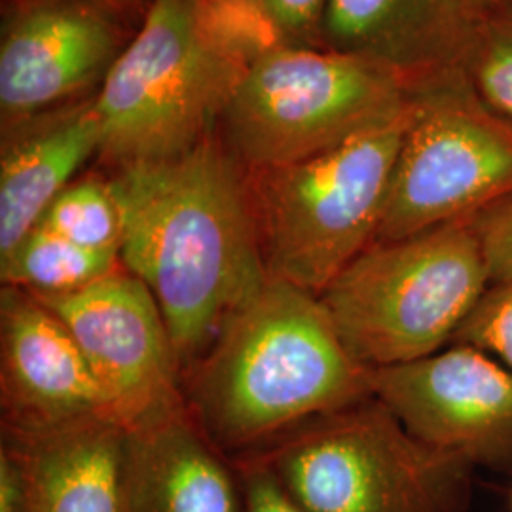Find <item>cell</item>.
Masks as SVG:
<instances>
[{
    "instance_id": "obj_11",
    "label": "cell",
    "mask_w": 512,
    "mask_h": 512,
    "mask_svg": "<svg viewBox=\"0 0 512 512\" xmlns=\"http://www.w3.org/2000/svg\"><path fill=\"white\" fill-rule=\"evenodd\" d=\"M103 0H18L0 40V118L12 126L99 90L126 48Z\"/></svg>"
},
{
    "instance_id": "obj_9",
    "label": "cell",
    "mask_w": 512,
    "mask_h": 512,
    "mask_svg": "<svg viewBox=\"0 0 512 512\" xmlns=\"http://www.w3.org/2000/svg\"><path fill=\"white\" fill-rule=\"evenodd\" d=\"M35 298L73 334L120 425L133 429L186 404L162 310L124 266L74 293Z\"/></svg>"
},
{
    "instance_id": "obj_27",
    "label": "cell",
    "mask_w": 512,
    "mask_h": 512,
    "mask_svg": "<svg viewBox=\"0 0 512 512\" xmlns=\"http://www.w3.org/2000/svg\"><path fill=\"white\" fill-rule=\"evenodd\" d=\"M511 511H512V490H511Z\"/></svg>"
},
{
    "instance_id": "obj_4",
    "label": "cell",
    "mask_w": 512,
    "mask_h": 512,
    "mask_svg": "<svg viewBox=\"0 0 512 512\" xmlns=\"http://www.w3.org/2000/svg\"><path fill=\"white\" fill-rule=\"evenodd\" d=\"M492 275L473 217L374 241L319 294L349 353L368 368L452 346Z\"/></svg>"
},
{
    "instance_id": "obj_23",
    "label": "cell",
    "mask_w": 512,
    "mask_h": 512,
    "mask_svg": "<svg viewBox=\"0 0 512 512\" xmlns=\"http://www.w3.org/2000/svg\"><path fill=\"white\" fill-rule=\"evenodd\" d=\"M234 461L243 480L247 512H308L287 494L272 469L260 459L236 458Z\"/></svg>"
},
{
    "instance_id": "obj_2",
    "label": "cell",
    "mask_w": 512,
    "mask_h": 512,
    "mask_svg": "<svg viewBox=\"0 0 512 512\" xmlns=\"http://www.w3.org/2000/svg\"><path fill=\"white\" fill-rule=\"evenodd\" d=\"M370 372L319 294L268 279L184 374V401L217 448L245 458L372 395Z\"/></svg>"
},
{
    "instance_id": "obj_12",
    "label": "cell",
    "mask_w": 512,
    "mask_h": 512,
    "mask_svg": "<svg viewBox=\"0 0 512 512\" xmlns=\"http://www.w3.org/2000/svg\"><path fill=\"white\" fill-rule=\"evenodd\" d=\"M0 393L2 433L10 435L116 420L73 334L33 294L14 287L0 293Z\"/></svg>"
},
{
    "instance_id": "obj_5",
    "label": "cell",
    "mask_w": 512,
    "mask_h": 512,
    "mask_svg": "<svg viewBox=\"0 0 512 512\" xmlns=\"http://www.w3.org/2000/svg\"><path fill=\"white\" fill-rule=\"evenodd\" d=\"M408 107L310 158L249 171L268 279L321 294L378 236Z\"/></svg>"
},
{
    "instance_id": "obj_14",
    "label": "cell",
    "mask_w": 512,
    "mask_h": 512,
    "mask_svg": "<svg viewBox=\"0 0 512 512\" xmlns=\"http://www.w3.org/2000/svg\"><path fill=\"white\" fill-rule=\"evenodd\" d=\"M128 512H247L236 461L188 406L126 429Z\"/></svg>"
},
{
    "instance_id": "obj_21",
    "label": "cell",
    "mask_w": 512,
    "mask_h": 512,
    "mask_svg": "<svg viewBox=\"0 0 512 512\" xmlns=\"http://www.w3.org/2000/svg\"><path fill=\"white\" fill-rule=\"evenodd\" d=\"M452 344L482 349L512 368V277L486 289Z\"/></svg>"
},
{
    "instance_id": "obj_6",
    "label": "cell",
    "mask_w": 512,
    "mask_h": 512,
    "mask_svg": "<svg viewBox=\"0 0 512 512\" xmlns=\"http://www.w3.org/2000/svg\"><path fill=\"white\" fill-rule=\"evenodd\" d=\"M245 458L268 465L308 512H465L476 471L414 437L376 395Z\"/></svg>"
},
{
    "instance_id": "obj_13",
    "label": "cell",
    "mask_w": 512,
    "mask_h": 512,
    "mask_svg": "<svg viewBox=\"0 0 512 512\" xmlns=\"http://www.w3.org/2000/svg\"><path fill=\"white\" fill-rule=\"evenodd\" d=\"M478 18L467 0H329L321 48L376 65L410 86L461 67Z\"/></svg>"
},
{
    "instance_id": "obj_10",
    "label": "cell",
    "mask_w": 512,
    "mask_h": 512,
    "mask_svg": "<svg viewBox=\"0 0 512 512\" xmlns=\"http://www.w3.org/2000/svg\"><path fill=\"white\" fill-rule=\"evenodd\" d=\"M372 395L425 444L475 469L512 473V368L452 344L404 365L372 368Z\"/></svg>"
},
{
    "instance_id": "obj_3",
    "label": "cell",
    "mask_w": 512,
    "mask_h": 512,
    "mask_svg": "<svg viewBox=\"0 0 512 512\" xmlns=\"http://www.w3.org/2000/svg\"><path fill=\"white\" fill-rule=\"evenodd\" d=\"M209 0H150L95 93L110 169L181 156L215 133L249 63Z\"/></svg>"
},
{
    "instance_id": "obj_20",
    "label": "cell",
    "mask_w": 512,
    "mask_h": 512,
    "mask_svg": "<svg viewBox=\"0 0 512 512\" xmlns=\"http://www.w3.org/2000/svg\"><path fill=\"white\" fill-rule=\"evenodd\" d=\"M255 19L274 44L321 48L329 0H228Z\"/></svg>"
},
{
    "instance_id": "obj_8",
    "label": "cell",
    "mask_w": 512,
    "mask_h": 512,
    "mask_svg": "<svg viewBox=\"0 0 512 512\" xmlns=\"http://www.w3.org/2000/svg\"><path fill=\"white\" fill-rule=\"evenodd\" d=\"M512 196V124L461 67L410 84V122L376 241L471 219Z\"/></svg>"
},
{
    "instance_id": "obj_18",
    "label": "cell",
    "mask_w": 512,
    "mask_h": 512,
    "mask_svg": "<svg viewBox=\"0 0 512 512\" xmlns=\"http://www.w3.org/2000/svg\"><path fill=\"white\" fill-rule=\"evenodd\" d=\"M37 226L95 253L120 256L122 215L109 177H78L55 198Z\"/></svg>"
},
{
    "instance_id": "obj_26",
    "label": "cell",
    "mask_w": 512,
    "mask_h": 512,
    "mask_svg": "<svg viewBox=\"0 0 512 512\" xmlns=\"http://www.w3.org/2000/svg\"><path fill=\"white\" fill-rule=\"evenodd\" d=\"M103 2L109 4L110 8H114V10H118V12H124V10L139 8V6L147 8L150 0H103Z\"/></svg>"
},
{
    "instance_id": "obj_25",
    "label": "cell",
    "mask_w": 512,
    "mask_h": 512,
    "mask_svg": "<svg viewBox=\"0 0 512 512\" xmlns=\"http://www.w3.org/2000/svg\"><path fill=\"white\" fill-rule=\"evenodd\" d=\"M505 2H507V0H467V4L475 10L478 16L492 12V10L499 8V6L505 4Z\"/></svg>"
},
{
    "instance_id": "obj_22",
    "label": "cell",
    "mask_w": 512,
    "mask_h": 512,
    "mask_svg": "<svg viewBox=\"0 0 512 512\" xmlns=\"http://www.w3.org/2000/svg\"><path fill=\"white\" fill-rule=\"evenodd\" d=\"M488 258L492 283L512 277V196L473 217Z\"/></svg>"
},
{
    "instance_id": "obj_24",
    "label": "cell",
    "mask_w": 512,
    "mask_h": 512,
    "mask_svg": "<svg viewBox=\"0 0 512 512\" xmlns=\"http://www.w3.org/2000/svg\"><path fill=\"white\" fill-rule=\"evenodd\" d=\"M0 512H29L18 459L8 446H0Z\"/></svg>"
},
{
    "instance_id": "obj_17",
    "label": "cell",
    "mask_w": 512,
    "mask_h": 512,
    "mask_svg": "<svg viewBox=\"0 0 512 512\" xmlns=\"http://www.w3.org/2000/svg\"><path fill=\"white\" fill-rule=\"evenodd\" d=\"M120 266V256L95 253L35 226L14 249L0 255V279L2 287L55 296L84 289Z\"/></svg>"
},
{
    "instance_id": "obj_1",
    "label": "cell",
    "mask_w": 512,
    "mask_h": 512,
    "mask_svg": "<svg viewBox=\"0 0 512 512\" xmlns=\"http://www.w3.org/2000/svg\"><path fill=\"white\" fill-rule=\"evenodd\" d=\"M120 262L156 298L186 374L268 281L247 167L207 135L181 156L116 167Z\"/></svg>"
},
{
    "instance_id": "obj_16",
    "label": "cell",
    "mask_w": 512,
    "mask_h": 512,
    "mask_svg": "<svg viewBox=\"0 0 512 512\" xmlns=\"http://www.w3.org/2000/svg\"><path fill=\"white\" fill-rule=\"evenodd\" d=\"M2 444L18 459L29 512H128L126 427L118 421L2 433Z\"/></svg>"
},
{
    "instance_id": "obj_19",
    "label": "cell",
    "mask_w": 512,
    "mask_h": 512,
    "mask_svg": "<svg viewBox=\"0 0 512 512\" xmlns=\"http://www.w3.org/2000/svg\"><path fill=\"white\" fill-rule=\"evenodd\" d=\"M461 69L478 97L512 124V0L478 18Z\"/></svg>"
},
{
    "instance_id": "obj_7",
    "label": "cell",
    "mask_w": 512,
    "mask_h": 512,
    "mask_svg": "<svg viewBox=\"0 0 512 512\" xmlns=\"http://www.w3.org/2000/svg\"><path fill=\"white\" fill-rule=\"evenodd\" d=\"M397 74L325 48L274 44L249 59L217 133L247 171L336 147L408 107Z\"/></svg>"
},
{
    "instance_id": "obj_15",
    "label": "cell",
    "mask_w": 512,
    "mask_h": 512,
    "mask_svg": "<svg viewBox=\"0 0 512 512\" xmlns=\"http://www.w3.org/2000/svg\"><path fill=\"white\" fill-rule=\"evenodd\" d=\"M95 93L2 126L0 255L33 230L55 198L78 179L80 169L101 154Z\"/></svg>"
}]
</instances>
